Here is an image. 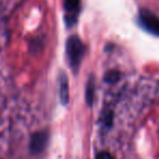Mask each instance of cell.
<instances>
[{"label": "cell", "mask_w": 159, "mask_h": 159, "mask_svg": "<svg viewBox=\"0 0 159 159\" xmlns=\"http://www.w3.org/2000/svg\"><path fill=\"white\" fill-rule=\"evenodd\" d=\"M94 93H95V83L93 80H89L86 87V99L89 106H92L94 99Z\"/></svg>", "instance_id": "obj_6"}, {"label": "cell", "mask_w": 159, "mask_h": 159, "mask_svg": "<svg viewBox=\"0 0 159 159\" xmlns=\"http://www.w3.org/2000/svg\"><path fill=\"white\" fill-rule=\"evenodd\" d=\"M119 77H120L119 72H117V71H110V72L107 73L105 80H106L107 82L115 83V82H117L118 80H119Z\"/></svg>", "instance_id": "obj_7"}, {"label": "cell", "mask_w": 159, "mask_h": 159, "mask_svg": "<svg viewBox=\"0 0 159 159\" xmlns=\"http://www.w3.org/2000/svg\"><path fill=\"white\" fill-rule=\"evenodd\" d=\"M60 98L63 105H66L69 102V80L66 74L60 76Z\"/></svg>", "instance_id": "obj_5"}, {"label": "cell", "mask_w": 159, "mask_h": 159, "mask_svg": "<svg viewBox=\"0 0 159 159\" xmlns=\"http://www.w3.org/2000/svg\"><path fill=\"white\" fill-rule=\"evenodd\" d=\"M85 55V45L79 38V36H71L66 42V57H68L70 66L76 70L81 64Z\"/></svg>", "instance_id": "obj_1"}, {"label": "cell", "mask_w": 159, "mask_h": 159, "mask_svg": "<svg viewBox=\"0 0 159 159\" xmlns=\"http://www.w3.org/2000/svg\"><path fill=\"white\" fill-rule=\"evenodd\" d=\"M95 159H115V158H113L112 155L109 154L108 152H100L96 155Z\"/></svg>", "instance_id": "obj_8"}, {"label": "cell", "mask_w": 159, "mask_h": 159, "mask_svg": "<svg viewBox=\"0 0 159 159\" xmlns=\"http://www.w3.org/2000/svg\"><path fill=\"white\" fill-rule=\"evenodd\" d=\"M139 21L144 30L152 35L159 36V16L148 10L142 9L139 14Z\"/></svg>", "instance_id": "obj_2"}, {"label": "cell", "mask_w": 159, "mask_h": 159, "mask_svg": "<svg viewBox=\"0 0 159 159\" xmlns=\"http://www.w3.org/2000/svg\"><path fill=\"white\" fill-rule=\"evenodd\" d=\"M48 143V134L46 132H36L32 135L30 142V150L32 154L38 155L44 152Z\"/></svg>", "instance_id": "obj_3"}, {"label": "cell", "mask_w": 159, "mask_h": 159, "mask_svg": "<svg viewBox=\"0 0 159 159\" xmlns=\"http://www.w3.org/2000/svg\"><path fill=\"white\" fill-rule=\"evenodd\" d=\"M63 2L66 10V22L68 25L74 24L81 9V0H63Z\"/></svg>", "instance_id": "obj_4"}]
</instances>
